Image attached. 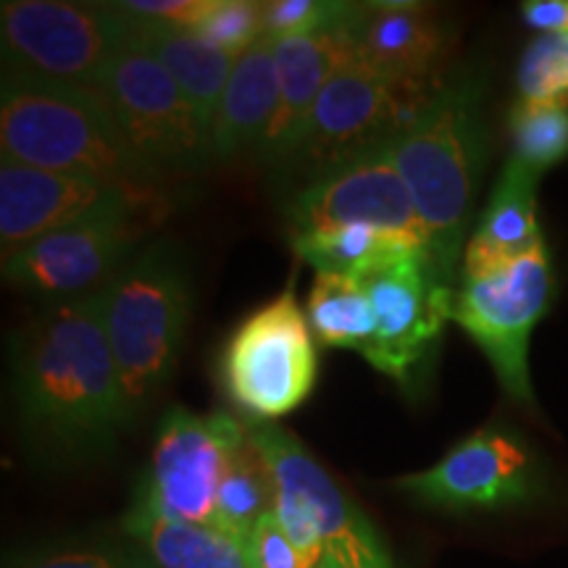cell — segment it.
I'll use <instances>...</instances> for the list:
<instances>
[{"label": "cell", "instance_id": "21", "mask_svg": "<svg viewBox=\"0 0 568 568\" xmlns=\"http://www.w3.org/2000/svg\"><path fill=\"white\" fill-rule=\"evenodd\" d=\"M134 34L151 48V53L163 63V69L172 74L184 101L195 113L203 138L211 142L219 103H222L226 82H230L237 59L222 48L211 45L201 34L184 30V27L166 24V21L134 17Z\"/></svg>", "mask_w": 568, "mask_h": 568}, {"label": "cell", "instance_id": "4", "mask_svg": "<svg viewBox=\"0 0 568 568\" xmlns=\"http://www.w3.org/2000/svg\"><path fill=\"white\" fill-rule=\"evenodd\" d=\"M103 324L122 376L126 403L138 416L169 385L187 332L193 280L174 240L145 245L101 287Z\"/></svg>", "mask_w": 568, "mask_h": 568}, {"label": "cell", "instance_id": "9", "mask_svg": "<svg viewBox=\"0 0 568 568\" xmlns=\"http://www.w3.org/2000/svg\"><path fill=\"white\" fill-rule=\"evenodd\" d=\"M224 393L253 424H268L301 408L314 393L318 355L308 316L287 287L253 311L226 339Z\"/></svg>", "mask_w": 568, "mask_h": 568}, {"label": "cell", "instance_id": "13", "mask_svg": "<svg viewBox=\"0 0 568 568\" xmlns=\"http://www.w3.org/2000/svg\"><path fill=\"white\" fill-rule=\"evenodd\" d=\"M247 439L230 414L201 416L172 406L155 429L153 456L134 503L176 521L216 527V489L226 460Z\"/></svg>", "mask_w": 568, "mask_h": 568}, {"label": "cell", "instance_id": "31", "mask_svg": "<svg viewBox=\"0 0 568 568\" xmlns=\"http://www.w3.org/2000/svg\"><path fill=\"white\" fill-rule=\"evenodd\" d=\"M247 568H314L295 548L287 529L282 527L280 516L268 510L261 516L245 539Z\"/></svg>", "mask_w": 568, "mask_h": 568}, {"label": "cell", "instance_id": "30", "mask_svg": "<svg viewBox=\"0 0 568 568\" xmlns=\"http://www.w3.org/2000/svg\"><path fill=\"white\" fill-rule=\"evenodd\" d=\"M190 32L201 34L211 45L222 48V51L237 59L261 38H266L264 3H253V0H216L209 17Z\"/></svg>", "mask_w": 568, "mask_h": 568}, {"label": "cell", "instance_id": "14", "mask_svg": "<svg viewBox=\"0 0 568 568\" xmlns=\"http://www.w3.org/2000/svg\"><path fill=\"white\" fill-rule=\"evenodd\" d=\"M393 142L395 138L301 184L284 209L290 237L339 226H374L429 251L414 197L395 166Z\"/></svg>", "mask_w": 568, "mask_h": 568}, {"label": "cell", "instance_id": "3", "mask_svg": "<svg viewBox=\"0 0 568 568\" xmlns=\"http://www.w3.org/2000/svg\"><path fill=\"white\" fill-rule=\"evenodd\" d=\"M393 153L429 253L439 272L456 282L458 255L487 163L481 74L468 71L432 92L410 124L397 132Z\"/></svg>", "mask_w": 568, "mask_h": 568}, {"label": "cell", "instance_id": "25", "mask_svg": "<svg viewBox=\"0 0 568 568\" xmlns=\"http://www.w3.org/2000/svg\"><path fill=\"white\" fill-rule=\"evenodd\" d=\"M293 251L301 261L316 268V274L358 276L366 268L403 247L416 245L400 234H389L374 226H339L332 232L301 234L290 237ZM424 247V245H422Z\"/></svg>", "mask_w": 568, "mask_h": 568}, {"label": "cell", "instance_id": "17", "mask_svg": "<svg viewBox=\"0 0 568 568\" xmlns=\"http://www.w3.org/2000/svg\"><path fill=\"white\" fill-rule=\"evenodd\" d=\"M358 13L337 30L274 40L280 103H276L274 122L268 126L264 148L258 153L268 166L276 169L284 161L314 109L318 92L345 61L353 59V30Z\"/></svg>", "mask_w": 568, "mask_h": 568}, {"label": "cell", "instance_id": "12", "mask_svg": "<svg viewBox=\"0 0 568 568\" xmlns=\"http://www.w3.org/2000/svg\"><path fill=\"white\" fill-rule=\"evenodd\" d=\"M95 92L109 103L134 151L161 176L201 172L211 161V142L182 90L134 32L113 55Z\"/></svg>", "mask_w": 568, "mask_h": 568}, {"label": "cell", "instance_id": "15", "mask_svg": "<svg viewBox=\"0 0 568 568\" xmlns=\"http://www.w3.org/2000/svg\"><path fill=\"white\" fill-rule=\"evenodd\" d=\"M145 203L119 201L61 226L34 243L3 255V276L13 287L71 301L105 287L130 264L126 255L140 240V211Z\"/></svg>", "mask_w": 568, "mask_h": 568}, {"label": "cell", "instance_id": "27", "mask_svg": "<svg viewBox=\"0 0 568 568\" xmlns=\"http://www.w3.org/2000/svg\"><path fill=\"white\" fill-rule=\"evenodd\" d=\"M3 568H155L145 552L105 539H63L17 552Z\"/></svg>", "mask_w": 568, "mask_h": 568}, {"label": "cell", "instance_id": "6", "mask_svg": "<svg viewBox=\"0 0 568 568\" xmlns=\"http://www.w3.org/2000/svg\"><path fill=\"white\" fill-rule=\"evenodd\" d=\"M247 435L272 466L274 514L311 566L393 568L389 550L368 516L293 432L276 424H253Z\"/></svg>", "mask_w": 568, "mask_h": 568}, {"label": "cell", "instance_id": "2", "mask_svg": "<svg viewBox=\"0 0 568 568\" xmlns=\"http://www.w3.org/2000/svg\"><path fill=\"white\" fill-rule=\"evenodd\" d=\"M0 145L27 166L90 176L142 201H161L163 176L134 151L95 90L3 69Z\"/></svg>", "mask_w": 568, "mask_h": 568}, {"label": "cell", "instance_id": "11", "mask_svg": "<svg viewBox=\"0 0 568 568\" xmlns=\"http://www.w3.org/2000/svg\"><path fill=\"white\" fill-rule=\"evenodd\" d=\"M355 280L374 305L376 332L364 358L376 372L408 387L453 322L456 284L439 272L435 255L408 245Z\"/></svg>", "mask_w": 568, "mask_h": 568}, {"label": "cell", "instance_id": "24", "mask_svg": "<svg viewBox=\"0 0 568 568\" xmlns=\"http://www.w3.org/2000/svg\"><path fill=\"white\" fill-rule=\"evenodd\" d=\"M276 506V481L251 435L226 460L216 489V527L247 539L261 516Z\"/></svg>", "mask_w": 568, "mask_h": 568}, {"label": "cell", "instance_id": "26", "mask_svg": "<svg viewBox=\"0 0 568 568\" xmlns=\"http://www.w3.org/2000/svg\"><path fill=\"white\" fill-rule=\"evenodd\" d=\"M510 159L527 163L531 172L558 166L568 159V105L518 101L508 113Z\"/></svg>", "mask_w": 568, "mask_h": 568}, {"label": "cell", "instance_id": "29", "mask_svg": "<svg viewBox=\"0 0 568 568\" xmlns=\"http://www.w3.org/2000/svg\"><path fill=\"white\" fill-rule=\"evenodd\" d=\"M358 11L361 6L339 3V0H274L264 3V34L272 40H284L337 30Z\"/></svg>", "mask_w": 568, "mask_h": 568}, {"label": "cell", "instance_id": "8", "mask_svg": "<svg viewBox=\"0 0 568 568\" xmlns=\"http://www.w3.org/2000/svg\"><path fill=\"white\" fill-rule=\"evenodd\" d=\"M556 297V274L548 247L508 264L460 272L453 322L487 355L489 366L516 406L537 410L529 376L531 332Z\"/></svg>", "mask_w": 568, "mask_h": 568}, {"label": "cell", "instance_id": "10", "mask_svg": "<svg viewBox=\"0 0 568 568\" xmlns=\"http://www.w3.org/2000/svg\"><path fill=\"white\" fill-rule=\"evenodd\" d=\"M132 32L134 19L113 3L6 0L0 6L3 69L84 90L98 88Z\"/></svg>", "mask_w": 568, "mask_h": 568}, {"label": "cell", "instance_id": "7", "mask_svg": "<svg viewBox=\"0 0 568 568\" xmlns=\"http://www.w3.org/2000/svg\"><path fill=\"white\" fill-rule=\"evenodd\" d=\"M432 92L429 84L393 80L353 55L318 92L295 145L276 169L303 184L316 180L347 159L397 138Z\"/></svg>", "mask_w": 568, "mask_h": 568}, {"label": "cell", "instance_id": "16", "mask_svg": "<svg viewBox=\"0 0 568 568\" xmlns=\"http://www.w3.org/2000/svg\"><path fill=\"white\" fill-rule=\"evenodd\" d=\"M119 201L159 205L90 176L45 172L3 155L0 161V245L3 255Z\"/></svg>", "mask_w": 568, "mask_h": 568}, {"label": "cell", "instance_id": "33", "mask_svg": "<svg viewBox=\"0 0 568 568\" xmlns=\"http://www.w3.org/2000/svg\"><path fill=\"white\" fill-rule=\"evenodd\" d=\"M521 17L537 34H566L568 38V0H527Z\"/></svg>", "mask_w": 568, "mask_h": 568}, {"label": "cell", "instance_id": "18", "mask_svg": "<svg viewBox=\"0 0 568 568\" xmlns=\"http://www.w3.org/2000/svg\"><path fill=\"white\" fill-rule=\"evenodd\" d=\"M445 45V27L418 3L397 11L368 3L355 19L353 55L393 80L429 84Z\"/></svg>", "mask_w": 568, "mask_h": 568}, {"label": "cell", "instance_id": "1", "mask_svg": "<svg viewBox=\"0 0 568 568\" xmlns=\"http://www.w3.org/2000/svg\"><path fill=\"white\" fill-rule=\"evenodd\" d=\"M11 397L30 458L88 464L134 422L98 293L53 301L9 339Z\"/></svg>", "mask_w": 568, "mask_h": 568}, {"label": "cell", "instance_id": "5", "mask_svg": "<svg viewBox=\"0 0 568 568\" xmlns=\"http://www.w3.org/2000/svg\"><path fill=\"white\" fill-rule=\"evenodd\" d=\"M393 487L418 506L458 518L537 516L568 500L550 458L508 424L481 426L435 466L403 474Z\"/></svg>", "mask_w": 568, "mask_h": 568}, {"label": "cell", "instance_id": "20", "mask_svg": "<svg viewBox=\"0 0 568 568\" xmlns=\"http://www.w3.org/2000/svg\"><path fill=\"white\" fill-rule=\"evenodd\" d=\"M537 182L539 174L527 163L506 161L477 230L466 243L464 272L508 264L545 247L537 219Z\"/></svg>", "mask_w": 568, "mask_h": 568}, {"label": "cell", "instance_id": "32", "mask_svg": "<svg viewBox=\"0 0 568 568\" xmlns=\"http://www.w3.org/2000/svg\"><path fill=\"white\" fill-rule=\"evenodd\" d=\"M119 11L138 19L166 21V24L193 30L195 24L209 17L216 0H130V3H113Z\"/></svg>", "mask_w": 568, "mask_h": 568}, {"label": "cell", "instance_id": "19", "mask_svg": "<svg viewBox=\"0 0 568 568\" xmlns=\"http://www.w3.org/2000/svg\"><path fill=\"white\" fill-rule=\"evenodd\" d=\"M280 103L274 40L261 38L237 55L211 132V159L234 161L261 153Z\"/></svg>", "mask_w": 568, "mask_h": 568}, {"label": "cell", "instance_id": "28", "mask_svg": "<svg viewBox=\"0 0 568 568\" xmlns=\"http://www.w3.org/2000/svg\"><path fill=\"white\" fill-rule=\"evenodd\" d=\"M518 101L568 105V38L535 34L518 61Z\"/></svg>", "mask_w": 568, "mask_h": 568}, {"label": "cell", "instance_id": "22", "mask_svg": "<svg viewBox=\"0 0 568 568\" xmlns=\"http://www.w3.org/2000/svg\"><path fill=\"white\" fill-rule=\"evenodd\" d=\"M124 531L155 568H247L245 539L213 524L176 521L134 503Z\"/></svg>", "mask_w": 568, "mask_h": 568}, {"label": "cell", "instance_id": "23", "mask_svg": "<svg viewBox=\"0 0 568 568\" xmlns=\"http://www.w3.org/2000/svg\"><path fill=\"white\" fill-rule=\"evenodd\" d=\"M305 316L318 343L339 351L364 353L376 332L374 305L355 276L316 274Z\"/></svg>", "mask_w": 568, "mask_h": 568}]
</instances>
